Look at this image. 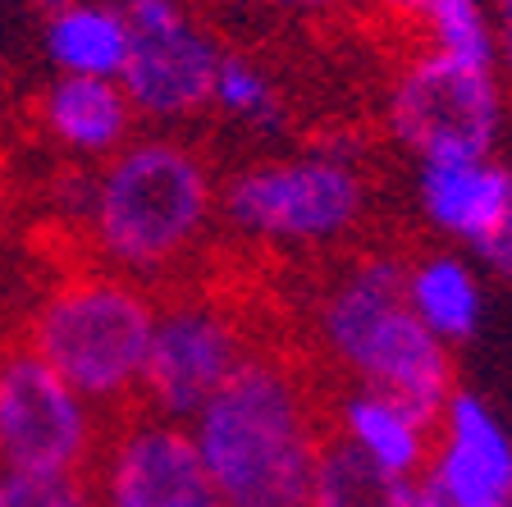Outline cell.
Segmentation results:
<instances>
[{
  "mask_svg": "<svg viewBox=\"0 0 512 507\" xmlns=\"http://www.w3.org/2000/svg\"><path fill=\"white\" fill-rule=\"evenodd\" d=\"M215 215L220 188L202 151L174 133H142L106 165L87 169L74 229L92 265L151 284L206 243Z\"/></svg>",
  "mask_w": 512,
  "mask_h": 507,
  "instance_id": "1",
  "label": "cell"
},
{
  "mask_svg": "<svg viewBox=\"0 0 512 507\" xmlns=\"http://www.w3.org/2000/svg\"><path fill=\"white\" fill-rule=\"evenodd\" d=\"M192 448L224 507H307L320 416L302 370L256 352L188 421Z\"/></svg>",
  "mask_w": 512,
  "mask_h": 507,
  "instance_id": "2",
  "label": "cell"
},
{
  "mask_svg": "<svg viewBox=\"0 0 512 507\" xmlns=\"http://www.w3.org/2000/svg\"><path fill=\"white\" fill-rule=\"evenodd\" d=\"M156 307L160 302L138 279L78 265L37 293L19 343L106 416L138 402Z\"/></svg>",
  "mask_w": 512,
  "mask_h": 507,
  "instance_id": "3",
  "label": "cell"
},
{
  "mask_svg": "<svg viewBox=\"0 0 512 507\" xmlns=\"http://www.w3.org/2000/svg\"><path fill=\"white\" fill-rule=\"evenodd\" d=\"M407 265L366 256L330 284L316 307V334L339 370L439 425L453 398V357L407 307Z\"/></svg>",
  "mask_w": 512,
  "mask_h": 507,
  "instance_id": "4",
  "label": "cell"
},
{
  "mask_svg": "<svg viewBox=\"0 0 512 507\" xmlns=\"http://www.w3.org/2000/svg\"><path fill=\"white\" fill-rule=\"evenodd\" d=\"M224 224L247 243L325 247L366 215V183L348 147L252 160L220 192Z\"/></svg>",
  "mask_w": 512,
  "mask_h": 507,
  "instance_id": "5",
  "label": "cell"
},
{
  "mask_svg": "<svg viewBox=\"0 0 512 507\" xmlns=\"http://www.w3.org/2000/svg\"><path fill=\"white\" fill-rule=\"evenodd\" d=\"M106 421L23 343L0 348V466L19 476H92Z\"/></svg>",
  "mask_w": 512,
  "mask_h": 507,
  "instance_id": "6",
  "label": "cell"
},
{
  "mask_svg": "<svg viewBox=\"0 0 512 507\" xmlns=\"http://www.w3.org/2000/svg\"><path fill=\"white\" fill-rule=\"evenodd\" d=\"M247 357L252 343L243 320L220 297L183 293L160 302L138 384V412L188 425Z\"/></svg>",
  "mask_w": 512,
  "mask_h": 507,
  "instance_id": "7",
  "label": "cell"
},
{
  "mask_svg": "<svg viewBox=\"0 0 512 507\" xmlns=\"http://www.w3.org/2000/svg\"><path fill=\"white\" fill-rule=\"evenodd\" d=\"M503 124V87L494 69H471L421 51L389 92V133L426 160H485Z\"/></svg>",
  "mask_w": 512,
  "mask_h": 507,
  "instance_id": "8",
  "label": "cell"
},
{
  "mask_svg": "<svg viewBox=\"0 0 512 507\" xmlns=\"http://www.w3.org/2000/svg\"><path fill=\"white\" fill-rule=\"evenodd\" d=\"M128 23V64L119 87L147 124H188L211 110L224 46L197 23L188 0H115Z\"/></svg>",
  "mask_w": 512,
  "mask_h": 507,
  "instance_id": "9",
  "label": "cell"
},
{
  "mask_svg": "<svg viewBox=\"0 0 512 507\" xmlns=\"http://www.w3.org/2000/svg\"><path fill=\"white\" fill-rule=\"evenodd\" d=\"M101 507H224L192 448L188 425L133 412L106 434L92 466Z\"/></svg>",
  "mask_w": 512,
  "mask_h": 507,
  "instance_id": "10",
  "label": "cell"
},
{
  "mask_svg": "<svg viewBox=\"0 0 512 507\" xmlns=\"http://www.w3.org/2000/svg\"><path fill=\"white\" fill-rule=\"evenodd\" d=\"M421 211L444 238L471 247L480 265L512 279V169L499 160H426Z\"/></svg>",
  "mask_w": 512,
  "mask_h": 507,
  "instance_id": "11",
  "label": "cell"
},
{
  "mask_svg": "<svg viewBox=\"0 0 512 507\" xmlns=\"http://www.w3.org/2000/svg\"><path fill=\"white\" fill-rule=\"evenodd\" d=\"M439 430L444 439L430 448L426 485L453 507H512V434L490 402L453 393Z\"/></svg>",
  "mask_w": 512,
  "mask_h": 507,
  "instance_id": "12",
  "label": "cell"
},
{
  "mask_svg": "<svg viewBox=\"0 0 512 507\" xmlns=\"http://www.w3.org/2000/svg\"><path fill=\"white\" fill-rule=\"evenodd\" d=\"M37 138L78 169L106 165L115 151L138 138V110L115 78H69L51 74V83L32 96Z\"/></svg>",
  "mask_w": 512,
  "mask_h": 507,
  "instance_id": "13",
  "label": "cell"
},
{
  "mask_svg": "<svg viewBox=\"0 0 512 507\" xmlns=\"http://www.w3.org/2000/svg\"><path fill=\"white\" fill-rule=\"evenodd\" d=\"M430 434H435V425L426 416L380 389L352 384L348 398L339 402V434L334 439H343L352 453L380 466L384 476L421 480V471L430 466V448H435Z\"/></svg>",
  "mask_w": 512,
  "mask_h": 507,
  "instance_id": "14",
  "label": "cell"
},
{
  "mask_svg": "<svg viewBox=\"0 0 512 507\" xmlns=\"http://www.w3.org/2000/svg\"><path fill=\"white\" fill-rule=\"evenodd\" d=\"M42 55L55 74L115 78L128 64V23L115 0H78L42 19Z\"/></svg>",
  "mask_w": 512,
  "mask_h": 507,
  "instance_id": "15",
  "label": "cell"
},
{
  "mask_svg": "<svg viewBox=\"0 0 512 507\" xmlns=\"http://www.w3.org/2000/svg\"><path fill=\"white\" fill-rule=\"evenodd\" d=\"M407 307L439 343H467L480 329L485 316V293H480V279L462 256L453 252H435L421 256L416 265H407Z\"/></svg>",
  "mask_w": 512,
  "mask_h": 507,
  "instance_id": "16",
  "label": "cell"
},
{
  "mask_svg": "<svg viewBox=\"0 0 512 507\" xmlns=\"http://www.w3.org/2000/svg\"><path fill=\"white\" fill-rule=\"evenodd\" d=\"M421 480L384 476L362 453H352L343 439H325L311 476L307 507H412Z\"/></svg>",
  "mask_w": 512,
  "mask_h": 507,
  "instance_id": "17",
  "label": "cell"
},
{
  "mask_svg": "<svg viewBox=\"0 0 512 507\" xmlns=\"http://www.w3.org/2000/svg\"><path fill=\"white\" fill-rule=\"evenodd\" d=\"M211 110H220L224 119L252 128V133H279L288 119V106L279 96L275 78L243 51H224L215 64L211 83Z\"/></svg>",
  "mask_w": 512,
  "mask_h": 507,
  "instance_id": "18",
  "label": "cell"
},
{
  "mask_svg": "<svg viewBox=\"0 0 512 507\" xmlns=\"http://www.w3.org/2000/svg\"><path fill=\"white\" fill-rule=\"evenodd\" d=\"M421 28H426V42H430L426 51L471 64V69H499L494 23L485 0H426Z\"/></svg>",
  "mask_w": 512,
  "mask_h": 507,
  "instance_id": "19",
  "label": "cell"
},
{
  "mask_svg": "<svg viewBox=\"0 0 512 507\" xmlns=\"http://www.w3.org/2000/svg\"><path fill=\"white\" fill-rule=\"evenodd\" d=\"M10 507H101L92 476H19Z\"/></svg>",
  "mask_w": 512,
  "mask_h": 507,
  "instance_id": "20",
  "label": "cell"
},
{
  "mask_svg": "<svg viewBox=\"0 0 512 507\" xmlns=\"http://www.w3.org/2000/svg\"><path fill=\"white\" fill-rule=\"evenodd\" d=\"M490 23H494V51H499V69L512 83V0H494L490 5Z\"/></svg>",
  "mask_w": 512,
  "mask_h": 507,
  "instance_id": "21",
  "label": "cell"
},
{
  "mask_svg": "<svg viewBox=\"0 0 512 507\" xmlns=\"http://www.w3.org/2000/svg\"><path fill=\"white\" fill-rule=\"evenodd\" d=\"M266 5L288 14V19H325V14L339 10L343 0H266Z\"/></svg>",
  "mask_w": 512,
  "mask_h": 507,
  "instance_id": "22",
  "label": "cell"
},
{
  "mask_svg": "<svg viewBox=\"0 0 512 507\" xmlns=\"http://www.w3.org/2000/svg\"><path fill=\"white\" fill-rule=\"evenodd\" d=\"M366 5L389 23H421V10H426V0H366Z\"/></svg>",
  "mask_w": 512,
  "mask_h": 507,
  "instance_id": "23",
  "label": "cell"
},
{
  "mask_svg": "<svg viewBox=\"0 0 512 507\" xmlns=\"http://www.w3.org/2000/svg\"><path fill=\"white\" fill-rule=\"evenodd\" d=\"M412 507H453V503H448V498L439 494L435 485H426V480H421V485H416V498H412Z\"/></svg>",
  "mask_w": 512,
  "mask_h": 507,
  "instance_id": "24",
  "label": "cell"
},
{
  "mask_svg": "<svg viewBox=\"0 0 512 507\" xmlns=\"http://www.w3.org/2000/svg\"><path fill=\"white\" fill-rule=\"evenodd\" d=\"M10 220H14L10 188H5V179H0V247H5V238H10Z\"/></svg>",
  "mask_w": 512,
  "mask_h": 507,
  "instance_id": "25",
  "label": "cell"
},
{
  "mask_svg": "<svg viewBox=\"0 0 512 507\" xmlns=\"http://www.w3.org/2000/svg\"><path fill=\"white\" fill-rule=\"evenodd\" d=\"M23 5H28L32 14H42V19H46V14L64 10V5H78V0H23Z\"/></svg>",
  "mask_w": 512,
  "mask_h": 507,
  "instance_id": "26",
  "label": "cell"
},
{
  "mask_svg": "<svg viewBox=\"0 0 512 507\" xmlns=\"http://www.w3.org/2000/svg\"><path fill=\"white\" fill-rule=\"evenodd\" d=\"M10 485H14V476L0 466V507H10Z\"/></svg>",
  "mask_w": 512,
  "mask_h": 507,
  "instance_id": "27",
  "label": "cell"
}]
</instances>
